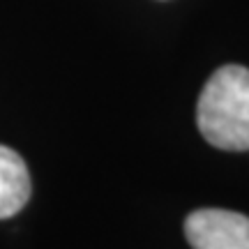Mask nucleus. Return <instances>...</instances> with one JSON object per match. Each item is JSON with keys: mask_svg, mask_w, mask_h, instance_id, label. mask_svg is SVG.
<instances>
[{"mask_svg": "<svg viewBox=\"0 0 249 249\" xmlns=\"http://www.w3.org/2000/svg\"><path fill=\"white\" fill-rule=\"evenodd\" d=\"M192 249H249V217L222 208H201L185 219Z\"/></svg>", "mask_w": 249, "mask_h": 249, "instance_id": "obj_2", "label": "nucleus"}, {"mask_svg": "<svg viewBox=\"0 0 249 249\" xmlns=\"http://www.w3.org/2000/svg\"><path fill=\"white\" fill-rule=\"evenodd\" d=\"M198 132L219 150H249V70L224 65L208 79L196 107Z\"/></svg>", "mask_w": 249, "mask_h": 249, "instance_id": "obj_1", "label": "nucleus"}, {"mask_svg": "<svg viewBox=\"0 0 249 249\" xmlns=\"http://www.w3.org/2000/svg\"><path fill=\"white\" fill-rule=\"evenodd\" d=\"M30 201V176L23 157L0 145V219L17 214Z\"/></svg>", "mask_w": 249, "mask_h": 249, "instance_id": "obj_3", "label": "nucleus"}]
</instances>
